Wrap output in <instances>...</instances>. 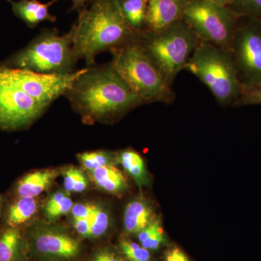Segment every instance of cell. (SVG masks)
Returning a JSON list of instances; mask_svg holds the SVG:
<instances>
[{"instance_id": "obj_1", "label": "cell", "mask_w": 261, "mask_h": 261, "mask_svg": "<svg viewBox=\"0 0 261 261\" xmlns=\"http://www.w3.org/2000/svg\"><path fill=\"white\" fill-rule=\"evenodd\" d=\"M73 34L75 59H83L92 66L96 56L132 42L141 33L132 28L122 13L120 0H92L78 12Z\"/></svg>"}, {"instance_id": "obj_2", "label": "cell", "mask_w": 261, "mask_h": 261, "mask_svg": "<svg viewBox=\"0 0 261 261\" xmlns=\"http://www.w3.org/2000/svg\"><path fill=\"white\" fill-rule=\"evenodd\" d=\"M65 96L86 122L110 119L144 104L111 64L87 68Z\"/></svg>"}, {"instance_id": "obj_3", "label": "cell", "mask_w": 261, "mask_h": 261, "mask_svg": "<svg viewBox=\"0 0 261 261\" xmlns=\"http://www.w3.org/2000/svg\"><path fill=\"white\" fill-rule=\"evenodd\" d=\"M111 51L113 69L144 104L171 103L174 100L171 84L165 80L147 56L139 37Z\"/></svg>"}, {"instance_id": "obj_4", "label": "cell", "mask_w": 261, "mask_h": 261, "mask_svg": "<svg viewBox=\"0 0 261 261\" xmlns=\"http://www.w3.org/2000/svg\"><path fill=\"white\" fill-rule=\"evenodd\" d=\"M185 69L205 84L222 106L235 104L243 91L227 48L200 41Z\"/></svg>"}, {"instance_id": "obj_5", "label": "cell", "mask_w": 261, "mask_h": 261, "mask_svg": "<svg viewBox=\"0 0 261 261\" xmlns=\"http://www.w3.org/2000/svg\"><path fill=\"white\" fill-rule=\"evenodd\" d=\"M139 41L165 80L172 84L200 40L181 20L161 32H142Z\"/></svg>"}, {"instance_id": "obj_6", "label": "cell", "mask_w": 261, "mask_h": 261, "mask_svg": "<svg viewBox=\"0 0 261 261\" xmlns=\"http://www.w3.org/2000/svg\"><path fill=\"white\" fill-rule=\"evenodd\" d=\"M76 63L72 31L61 35L54 29L39 34L5 65L37 73L65 75L73 72Z\"/></svg>"}, {"instance_id": "obj_7", "label": "cell", "mask_w": 261, "mask_h": 261, "mask_svg": "<svg viewBox=\"0 0 261 261\" xmlns=\"http://www.w3.org/2000/svg\"><path fill=\"white\" fill-rule=\"evenodd\" d=\"M238 17L228 7L207 0H189L183 20L200 41L228 49Z\"/></svg>"}, {"instance_id": "obj_8", "label": "cell", "mask_w": 261, "mask_h": 261, "mask_svg": "<svg viewBox=\"0 0 261 261\" xmlns=\"http://www.w3.org/2000/svg\"><path fill=\"white\" fill-rule=\"evenodd\" d=\"M228 49L243 89L260 84L261 20L250 18L245 23H238Z\"/></svg>"}, {"instance_id": "obj_9", "label": "cell", "mask_w": 261, "mask_h": 261, "mask_svg": "<svg viewBox=\"0 0 261 261\" xmlns=\"http://www.w3.org/2000/svg\"><path fill=\"white\" fill-rule=\"evenodd\" d=\"M86 69L84 68L65 75L47 74L1 65L0 80L13 84L47 108L61 96L65 95L75 80Z\"/></svg>"}, {"instance_id": "obj_10", "label": "cell", "mask_w": 261, "mask_h": 261, "mask_svg": "<svg viewBox=\"0 0 261 261\" xmlns=\"http://www.w3.org/2000/svg\"><path fill=\"white\" fill-rule=\"evenodd\" d=\"M25 236L29 255L38 261H73L82 250L80 240L51 224L34 223Z\"/></svg>"}, {"instance_id": "obj_11", "label": "cell", "mask_w": 261, "mask_h": 261, "mask_svg": "<svg viewBox=\"0 0 261 261\" xmlns=\"http://www.w3.org/2000/svg\"><path fill=\"white\" fill-rule=\"evenodd\" d=\"M47 107L13 84L0 80V128L18 130L32 124Z\"/></svg>"}, {"instance_id": "obj_12", "label": "cell", "mask_w": 261, "mask_h": 261, "mask_svg": "<svg viewBox=\"0 0 261 261\" xmlns=\"http://www.w3.org/2000/svg\"><path fill=\"white\" fill-rule=\"evenodd\" d=\"M189 0H148L143 32L157 33L183 20Z\"/></svg>"}, {"instance_id": "obj_13", "label": "cell", "mask_w": 261, "mask_h": 261, "mask_svg": "<svg viewBox=\"0 0 261 261\" xmlns=\"http://www.w3.org/2000/svg\"><path fill=\"white\" fill-rule=\"evenodd\" d=\"M59 174L56 169H43L27 173L15 183L12 196L37 198L51 186Z\"/></svg>"}, {"instance_id": "obj_14", "label": "cell", "mask_w": 261, "mask_h": 261, "mask_svg": "<svg viewBox=\"0 0 261 261\" xmlns=\"http://www.w3.org/2000/svg\"><path fill=\"white\" fill-rule=\"evenodd\" d=\"M28 255L23 229L3 226L0 230V261H27Z\"/></svg>"}, {"instance_id": "obj_15", "label": "cell", "mask_w": 261, "mask_h": 261, "mask_svg": "<svg viewBox=\"0 0 261 261\" xmlns=\"http://www.w3.org/2000/svg\"><path fill=\"white\" fill-rule=\"evenodd\" d=\"M154 218L153 207L144 197L130 201L123 213V228L129 234H137L152 222Z\"/></svg>"}, {"instance_id": "obj_16", "label": "cell", "mask_w": 261, "mask_h": 261, "mask_svg": "<svg viewBox=\"0 0 261 261\" xmlns=\"http://www.w3.org/2000/svg\"><path fill=\"white\" fill-rule=\"evenodd\" d=\"M9 1L15 16L31 28H34L44 21H56V17L49 13V8L58 0H53L48 3H42L38 0Z\"/></svg>"}, {"instance_id": "obj_17", "label": "cell", "mask_w": 261, "mask_h": 261, "mask_svg": "<svg viewBox=\"0 0 261 261\" xmlns=\"http://www.w3.org/2000/svg\"><path fill=\"white\" fill-rule=\"evenodd\" d=\"M38 209L37 198L13 197L3 214L4 226L23 229L34 219Z\"/></svg>"}, {"instance_id": "obj_18", "label": "cell", "mask_w": 261, "mask_h": 261, "mask_svg": "<svg viewBox=\"0 0 261 261\" xmlns=\"http://www.w3.org/2000/svg\"><path fill=\"white\" fill-rule=\"evenodd\" d=\"M91 178L98 188L112 195H121L128 188L126 178L115 166H103L89 171Z\"/></svg>"}, {"instance_id": "obj_19", "label": "cell", "mask_w": 261, "mask_h": 261, "mask_svg": "<svg viewBox=\"0 0 261 261\" xmlns=\"http://www.w3.org/2000/svg\"><path fill=\"white\" fill-rule=\"evenodd\" d=\"M118 163L128 175L135 180L138 187L150 185V177L145 161L138 152L133 149H125L118 154Z\"/></svg>"}, {"instance_id": "obj_20", "label": "cell", "mask_w": 261, "mask_h": 261, "mask_svg": "<svg viewBox=\"0 0 261 261\" xmlns=\"http://www.w3.org/2000/svg\"><path fill=\"white\" fill-rule=\"evenodd\" d=\"M148 0H120L123 16L135 30L143 32L145 27Z\"/></svg>"}, {"instance_id": "obj_21", "label": "cell", "mask_w": 261, "mask_h": 261, "mask_svg": "<svg viewBox=\"0 0 261 261\" xmlns=\"http://www.w3.org/2000/svg\"><path fill=\"white\" fill-rule=\"evenodd\" d=\"M69 193L66 191H56L50 195L46 202L44 213L49 223L60 219L62 216L70 213L73 206Z\"/></svg>"}, {"instance_id": "obj_22", "label": "cell", "mask_w": 261, "mask_h": 261, "mask_svg": "<svg viewBox=\"0 0 261 261\" xmlns=\"http://www.w3.org/2000/svg\"><path fill=\"white\" fill-rule=\"evenodd\" d=\"M79 161L87 171H92L103 166H115L118 162V154L108 151H92L80 153Z\"/></svg>"}, {"instance_id": "obj_23", "label": "cell", "mask_w": 261, "mask_h": 261, "mask_svg": "<svg viewBox=\"0 0 261 261\" xmlns=\"http://www.w3.org/2000/svg\"><path fill=\"white\" fill-rule=\"evenodd\" d=\"M137 235L140 245L148 250H157L165 240L161 221L157 219H154Z\"/></svg>"}, {"instance_id": "obj_24", "label": "cell", "mask_w": 261, "mask_h": 261, "mask_svg": "<svg viewBox=\"0 0 261 261\" xmlns=\"http://www.w3.org/2000/svg\"><path fill=\"white\" fill-rule=\"evenodd\" d=\"M111 224L109 211L102 205H94L93 213L91 216L90 238H99L108 230Z\"/></svg>"}, {"instance_id": "obj_25", "label": "cell", "mask_w": 261, "mask_h": 261, "mask_svg": "<svg viewBox=\"0 0 261 261\" xmlns=\"http://www.w3.org/2000/svg\"><path fill=\"white\" fill-rule=\"evenodd\" d=\"M238 16H246L261 20V0H233L230 7Z\"/></svg>"}, {"instance_id": "obj_26", "label": "cell", "mask_w": 261, "mask_h": 261, "mask_svg": "<svg viewBox=\"0 0 261 261\" xmlns=\"http://www.w3.org/2000/svg\"><path fill=\"white\" fill-rule=\"evenodd\" d=\"M119 247L123 255L129 261L150 260L149 250L135 242L123 239L120 241Z\"/></svg>"}, {"instance_id": "obj_27", "label": "cell", "mask_w": 261, "mask_h": 261, "mask_svg": "<svg viewBox=\"0 0 261 261\" xmlns=\"http://www.w3.org/2000/svg\"><path fill=\"white\" fill-rule=\"evenodd\" d=\"M235 104L261 105V84L251 88L244 89Z\"/></svg>"}, {"instance_id": "obj_28", "label": "cell", "mask_w": 261, "mask_h": 261, "mask_svg": "<svg viewBox=\"0 0 261 261\" xmlns=\"http://www.w3.org/2000/svg\"><path fill=\"white\" fill-rule=\"evenodd\" d=\"M83 176L84 173L78 168H68L65 169L63 173L65 191L68 193L73 192L75 185Z\"/></svg>"}, {"instance_id": "obj_29", "label": "cell", "mask_w": 261, "mask_h": 261, "mask_svg": "<svg viewBox=\"0 0 261 261\" xmlns=\"http://www.w3.org/2000/svg\"><path fill=\"white\" fill-rule=\"evenodd\" d=\"M94 207L93 204L81 203V202L73 204L70 211L72 219H88L93 213Z\"/></svg>"}, {"instance_id": "obj_30", "label": "cell", "mask_w": 261, "mask_h": 261, "mask_svg": "<svg viewBox=\"0 0 261 261\" xmlns=\"http://www.w3.org/2000/svg\"><path fill=\"white\" fill-rule=\"evenodd\" d=\"M72 221L73 228L79 235L82 238H90L91 216L88 219H73Z\"/></svg>"}, {"instance_id": "obj_31", "label": "cell", "mask_w": 261, "mask_h": 261, "mask_svg": "<svg viewBox=\"0 0 261 261\" xmlns=\"http://www.w3.org/2000/svg\"><path fill=\"white\" fill-rule=\"evenodd\" d=\"M90 261H123L121 256L110 249L98 251Z\"/></svg>"}, {"instance_id": "obj_32", "label": "cell", "mask_w": 261, "mask_h": 261, "mask_svg": "<svg viewBox=\"0 0 261 261\" xmlns=\"http://www.w3.org/2000/svg\"><path fill=\"white\" fill-rule=\"evenodd\" d=\"M165 261H190V260L181 249L174 247L166 252L165 255Z\"/></svg>"}, {"instance_id": "obj_33", "label": "cell", "mask_w": 261, "mask_h": 261, "mask_svg": "<svg viewBox=\"0 0 261 261\" xmlns=\"http://www.w3.org/2000/svg\"><path fill=\"white\" fill-rule=\"evenodd\" d=\"M92 2V0H72L73 5H72L70 11H80L86 7L88 6Z\"/></svg>"}, {"instance_id": "obj_34", "label": "cell", "mask_w": 261, "mask_h": 261, "mask_svg": "<svg viewBox=\"0 0 261 261\" xmlns=\"http://www.w3.org/2000/svg\"><path fill=\"white\" fill-rule=\"evenodd\" d=\"M207 1L212 2V3H216L221 5H224V6L230 7L232 5L233 0H207Z\"/></svg>"}, {"instance_id": "obj_35", "label": "cell", "mask_w": 261, "mask_h": 261, "mask_svg": "<svg viewBox=\"0 0 261 261\" xmlns=\"http://www.w3.org/2000/svg\"><path fill=\"white\" fill-rule=\"evenodd\" d=\"M3 215V199L1 195H0V219Z\"/></svg>"}]
</instances>
